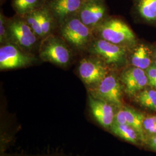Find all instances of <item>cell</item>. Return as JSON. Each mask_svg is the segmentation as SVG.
Listing matches in <instances>:
<instances>
[{
    "label": "cell",
    "instance_id": "cell-1",
    "mask_svg": "<svg viewBox=\"0 0 156 156\" xmlns=\"http://www.w3.org/2000/svg\"><path fill=\"white\" fill-rule=\"evenodd\" d=\"M98 38L127 49L135 45L136 38L133 31L123 20L107 17L93 30Z\"/></svg>",
    "mask_w": 156,
    "mask_h": 156
},
{
    "label": "cell",
    "instance_id": "cell-2",
    "mask_svg": "<svg viewBox=\"0 0 156 156\" xmlns=\"http://www.w3.org/2000/svg\"><path fill=\"white\" fill-rule=\"evenodd\" d=\"M60 34L66 42L79 51L87 50L93 40V31L81 22L78 15L69 17L60 25Z\"/></svg>",
    "mask_w": 156,
    "mask_h": 156
},
{
    "label": "cell",
    "instance_id": "cell-3",
    "mask_svg": "<svg viewBox=\"0 0 156 156\" xmlns=\"http://www.w3.org/2000/svg\"><path fill=\"white\" fill-rule=\"evenodd\" d=\"M127 48L112 44L104 39H93L87 50L92 56L100 59L108 68H118L127 60Z\"/></svg>",
    "mask_w": 156,
    "mask_h": 156
},
{
    "label": "cell",
    "instance_id": "cell-4",
    "mask_svg": "<svg viewBox=\"0 0 156 156\" xmlns=\"http://www.w3.org/2000/svg\"><path fill=\"white\" fill-rule=\"evenodd\" d=\"M40 58L59 67H66L71 60V53L65 41L49 35L42 41L39 50Z\"/></svg>",
    "mask_w": 156,
    "mask_h": 156
},
{
    "label": "cell",
    "instance_id": "cell-5",
    "mask_svg": "<svg viewBox=\"0 0 156 156\" xmlns=\"http://www.w3.org/2000/svg\"><path fill=\"white\" fill-rule=\"evenodd\" d=\"M123 90L120 79L114 73H108L95 87L92 88L91 95L119 109L123 106Z\"/></svg>",
    "mask_w": 156,
    "mask_h": 156
},
{
    "label": "cell",
    "instance_id": "cell-6",
    "mask_svg": "<svg viewBox=\"0 0 156 156\" xmlns=\"http://www.w3.org/2000/svg\"><path fill=\"white\" fill-rule=\"evenodd\" d=\"M10 42L23 50H30L36 44L38 37L22 16H16L8 19Z\"/></svg>",
    "mask_w": 156,
    "mask_h": 156
},
{
    "label": "cell",
    "instance_id": "cell-7",
    "mask_svg": "<svg viewBox=\"0 0 156 156\" xmlns=\"http://www.w3.org/2000/svg\"><path fill=\"white\" fill-rule=\"evenodd\" d=\"M35 60L33 56L12 42L1 45L0 48L1 71L27 67Z\"/></svg>",
    "mask_w": 156,
    "mask_h": 156
},
{
    "label": "cell",
    "instance_id": "cell-8",
    "mask_svg": "<svg viewBox=\"0 0 156 156\" xmlns=\"http://www.w3.org/2000/svg\"><path fill=\"white\" fill-rule=\"evenodd\" d=\"M108 68L100 59L91 55L80 62L78 73L85 84L93 88L109 73Z\"/></svg>",
    "mask_w": 156,
    "mask_h": 156
},
{
    "label": "cell",
    "instance_id": "cell-9",
    "mask_svg": "<svg viewBox=\"0 0 156 156\" xmlns=\"http://www.w3.org/2000/svg\"><path fill=\"white\" fill-rule=\"evenodd\" d=\"M107 12L105 0H83L77 15L82 22L93 31L108 17Z\"/></svg>",
    "mask_w": 156,
    "mask_h": 156
},
{
    "label": "cell",
    "instance_id": "cell-10",
    "mask_svg": "<svg viewBox=\"0 0 156 156\" xmlns=\"http://www.w3.org/2000/svg\"><path fill=\"white\" fill-rule=\"evenodd\" d=\"M120 80L124 93L129 97H134L148 86V80L145 70L130 67L121 73Z\"/></svg>",
    "mask_w": 156,
    "mask_h": 156
},
{
    "label": "cell",
    "instance_id": "cell-11",
    "mask_svg": "<svg viewBox=\"0 0 156 156\" xmlns=\"http://www.w3.org/2000/svg\"><path fill=\"white\" fill-rule=\"evenodd\" d=\"M83 0H46L48 7L56 23L60 25L71 17L77 15Z\"/></svg>",
    "mask_w": 156,
    "mask_h": 156
},
{
    "label": "cell",
    "instance_id": "cell-12",
    "mask_svg": "<svg viewBox=\"0 0 156 156\" xmlns=\"http://www.w3.org/2000/svg\"><path fill=\"white\" fill-rule=\"evenodd\" d=\"M89 103L91 112L96 121L102 127L109 129L114 123L116 108L91 94L89 95Z\"/></svg>",
    "mask_w": 156,
    "mask_h": 156
},
{
    "label": "cell",
    "instance_id": "cell-13",
    "mask_svg": "<svg viewBox=\"0 0 156 156\" xmlns=\"http://www.w3.org/2000/svg\"><path fill=\"white\" fill-rule=\"evenodd\" d=\"M109 130L116 136L131 144L137 146L144 145L139 134L128 124L113 123Z\"/></svg>",
    "mask_w": 156,
    "mask_h": 156
},
{
    "label": "cell",
    "instance_id": "cell-14",
    "mask_svg": "<svg viewBox=\"0 0 156 156\" xmlns=\"http://www.w3.org/2000/svg\"><path fill=\"white\" fill-rule=\"evenodd\" d=\"M123 109L126 124L130 126L136 131L145 145L146 138L143 129V122L146 115L129 106H123Z\"/></svg>",
    "mask_w": 156,
    "mask_h": 156
},
{
    "label": "cell",
    "instance_id": "cell-15",
    "mask_svg": "<svg viewBox=\"0 0 156 156\" xmlns=\"http://www.w3.org/2000/svg\"><path fill=\"white\" fill-rule=\"evenodd\" d=\"M134 8L144 20L156 21V0H134Z\"/></svg>",
    "mask_w": 156,
    "mask_h": 156
},
{
    "label": "cell",
    "instance_id": "cell-16",
    "mask_svg": "<svg viewBox=\"0 0 156 156\" xmlns=\"http://www.w3.org/2000/svg\"><path fill=\"white\" fill-rule=\"evenodd\" d=\"M46 0H12V6L16 15L24 16L46 5Z\"/></svg>",
    "mask_w": 156,
    "mask_h": 156
},
{
    "label": "cell",
    "instance_id": "cell-17",
    "mask_svg": "<svg viewBox=\"0 0 156 156\" xmlns=\"http://www.w3.org/2000/svg\"><path fill=\"white\" fill-rule=\"evenodd\" d=\"M131 62L133 67L146 71L151 65L149 49L145 45L138 46L131 56Z\"/></svg>",
    "mask_w": 156,
    "mask_h": 156
},
{
    "label": "cell",
    "instance_id": "cell-18",
    "mask_svg": "<svg viewBox=\"0 0 156 156\" xmlns=\"http://www.w3.org/2000/svg\"><path fill=\"white\" fill-rule=\"evenodd\" d=\"M135 101L141 107L156 112V90L147 86L134 97Z\"/></svg>",
    "mask_w": 156,
    "mask_h": 156
},
{
    "label": "cell",
    "instance_id": "cell-19",
    "mask_svg": "<svg viewBox=\"0 0 156 156\" xmlns=\"http://www.w3.org/2000/svg\"><path fill=\"white\" fill-rule=\"evenodd\" d=\"M37 13L44 38H45V37L50 35L54 23L56 22V20L46 5L42 8L37 9Z\"/></svg>",
    "mask_w": 156,
    "mask_h": 156
},
{
    "label": "cell",
    "instance_id": "cell-20",
    "mask_svg": "<svg viewBox=\"0 0 156 156\" xmlns=\"http://www.w3.org/2000/svg\"><path fill=\"white\" fill-rule=\"evenodd\" d=\"M28 26L38 38H44V35L41 27L37 10L30 12L23 17Z\"/></svg>",
    "mask_w": 156,
    "mask_h": 156
},
{
    "label": "cell",
    "instance_id": "cell-21",
    "mask_svg": "<svg viewBox=\"0 0 156 156\" xmlns=\"http://www.w3.org/2000/svg\"><path fill=\"white\" fill-rule=\"evenodd\" d=\"M143 129L146 140L156 135V115H146L143 122Z\"/></svg>",
    "mask_w": 156,
    "mask_h": 156
},
{
    "label": "cell",
    "instance_id": "cell-22",
    "mask_svg": "<svg viewBox=\"0 0 156 156\" xmlns=\"http://www.w3.org/2000/svg\"><path fill=\"white\" fill-rule=\"evenodd\" d=\"M8 42H10L8 19L1 11L0 13V43L1 45H4Z\"/></svg>",
    "mask_w": 156,
    "mask_h": 156
},
{
    "label": "cell",
    "instance_id": "cell-23",
    "mask_svg": "<svg viewBox=\"0 0 156 156\" xmlns=\"http://www.w3.org/2000/svg\"><path fill=\"white\" fill-rule=\"evenodd\" d=\"M144 146L151 151L156 152V135L147 138Z\"/></svg>",
    "mask_w": 156,
    "mask_h": 156
},
{
    "label": "cell",
    "instance_id": "cell-24",
    "mask_svg": "<svg viewBox=\"0 0 156 156\" xmlns=\"http://www.w3.org/2000/svg\"><path fill=\"white\" fill-rule=\"evenodd\" d=\"M13 156H65L59 154H37V155H16Z\"/></svg>",
    "mask_w": 156,
    "mask_h": 156
},
{
    "label": "cell",
    "instance_id": "cell-25",
    "mask_svg": "<svg viewBox=\"0 0 156 156\" xmlns=\"http://www.w3.org/2000/svg\"><path fill=\"white\" fill-rule=\"evenodd\" d=\"M153 59L154 64L156 66V48L153 53Z\"/></svg>",
    "mask_w": 156,
    "mask_h": 156
},
{
    "label": "cell",
    "instance_id": "cell-26",
    "mask_svg": "<svg viewBox=\"0 0 156 156\" xmlns=\"http://www.w3.org/2000/svg\"><path fill=\"white\" fill-rule=\"evenodd\" d=\"M153 89H154L156 90V82H155V84H154V87H153Z\"/></svg>",
    "mask_w": 156,
    "mask_h": 156
},
{
    "label": "cell",
    "instance_id": "cell-27",
    "mask_svg": "<svg viewBox=\"0 0 156 156\" xmlns=\"http://www.w3.org/2000/svg\"><path fill=\"white\" fill-rule=\"evenodd\" d=\"M1 1H3V0H1Z\"/></svg>",
    "mask_w": 156,
    "mask_h": 156
}]
</instances>
